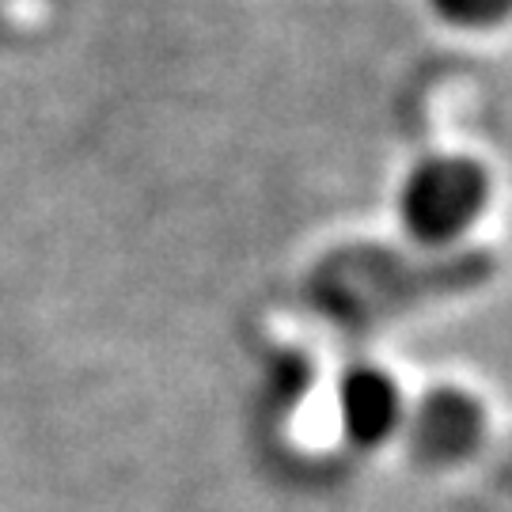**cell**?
<instances>
[{
  "label": "cell",
  "mask_w": 512,
  "mask_h": 512,
  "mask_svg": "<svg viewBox=\"0 0 512 512\" xmlns=\"http://www.w3.org/2000/svg\"><path fill=\"white\" fill-rule=\"evenodd\" d=\"M486 202V175L471 160H429L403 190L406 228L425 243L459 236Z\"/></svg>",
  "instance_id": "1"
},
{
  "label": "cell",
  "mask_w": 512,
  "mask_h": 512,
  "mask_svg": "<svg viewBox=\"0 0 512 512\" xmlns=\"http://www.w3.org/2000/svg\"><path fill=\"white\" fill-rule=\"evenodd\" d=\"M433 8L463 27H486L509 12V0H433Z\"/></svg>",
  "instance_id": "4"
},
{
  "label": "cell",
  "mask_w": 512,
  "mask_h": 512,
  "mask_svg": "<svg viewBox=\"0 0 512 512\" xmlns=\"http://www.w3.org/2000/svg\"><path fill=\"white\" fill-rule=\"evenodd\" d=\"M478 433H482V414L459 391H433L429 399L414 406V414L406 421L410 452L433 467L467 456L478 444Z\"/></svg>",
  "instance_id": "2"
},
{
  "label": "cell",
  "mask_w": 512,
  "mask_h": 512,
  "mask_svg": "<svg viewBox=\"0 0 512 512\" xmlns=\"http://www.w3.org/2000/svg\"><path fill=\"white\" fill-rule=\"evenodd\" d=\"M399 418H403V399H399V387L384 372L357 368L342 384V421L357 444L384 440L387 433H395Z\"/></svg>",
  "instance_id": "3"
}]
</instances>
